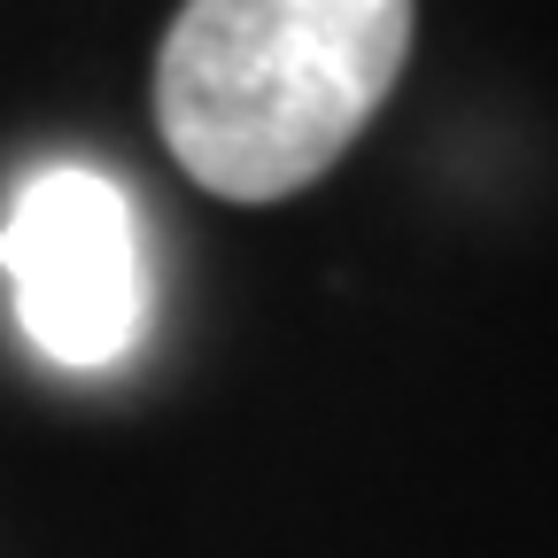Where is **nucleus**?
Segmentation results:
<instances>
[{"instance_id":"f03ea898","label":"nucleus","mask_w":558,"mask_h":558,"mask_svg":"<svg viewBox=\"0 0 558 558\" xmlns=\"http://www.w3.org/2000/svg\"><path fill=\"white\" fill-rule=\"evenodd\" d=\"M0 271H9L24 341L62 373H101L132 357L148 326L140 209L94 163H47L16 186L0 218Z\"/></svg>"},{"instance_id":"f257e3e1","label":"nucleus","mask_w":558,"mask_h":558,"mask_svg":"<svg viewBox=\"0 0 558 558\" xmlns=\"http://www.w3.org/2000/svg\"><path fill=\"white\" fill-rule=\"evenodd\" d=\"M411 54V0H186L156 124L194 186L279 202L326 179Z\"/></svg>"}]
</instances>
